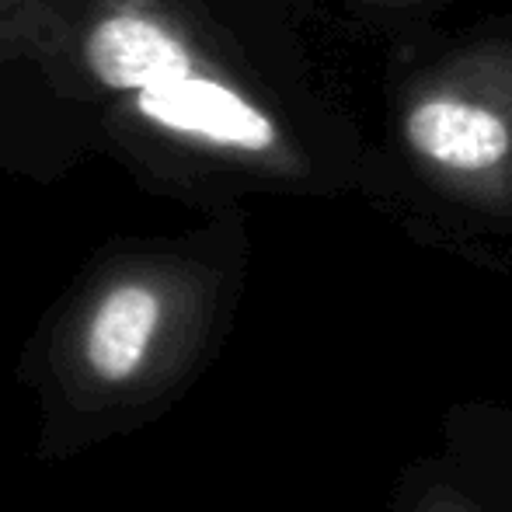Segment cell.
<instances>
[{"instance_id": "1", "label": "cell", "mask_w": 512, "mask_h": 512, "mask_svg": "<svg viewBox=\"0 0 512 512\" xmlns=\"http://www.w3.org/2000/svg\"><path fill=\"white\" fill-rule=\"evenodd\" d=\"M133 95L147 119L178 129V133H199L248 150H265L276 140V129L258 108H251L223 84L192 77V70L182 77L147 84Z\"/></svg>"}, {"instance_id": "2", "label": "cell", "mask_w": 512, "mask_h": 512, "mask_svg": "<svg viewBox=\"0 0 512 512\" xmlns=\"http://www.w3.org/2000/svg\"><path fill=\"white\" fill-rule=\"evenodd\" d=\"M439 453L492 512H512V405L457 401L439 418Z\"/></svg>"}, {"instance_id": "3", "label": "cell", "mask_w": 512, "mask_h": 512, "mask_svg": "<svg viewBox=\"0 0 512 512\" xmlns=\"http://www.w3.org/2000/svg\"><path fill=\"white\" fill-rule=\"evenodd\" d=\"M88 63L105 84L122 91H140L147 84L182 77L192 70L182 42L136 14H115L91 32Z\"/></svg>"}, {"instance_id": "4", "label": "cell", "mask_w": 512, "mask_h": 512, "mask_svg": "<svg viewBox=\"0 0 512 512\" xmlns=\"http://www.w3.org/2000/svg\"><path fill=\"white\" fill-rule=\"evenodd\" d=\"M405 133L418 154L453 171H488L509 154V129L499 115L450 98L411 108Z\"/></svg>"}, {"instance_id": "5", "label": "cell", "mask_w": 512, "mask_h": 512, "mask_svg": "<svg viewBox=\"0 0 512 512\" xmlns=\"http://www.w3.org/2000/svg\"><path fill=\"white\" fill-rule=\"evenodd\" d=\"M157 324V297L143 286H122L105 300L91 324L88 356L102 377L122 380L140 366Z\"/></svg>"}, {"instance_id": "6", "label": "cell", "mask_w": 512, "mask_h": 512, "mask_svg": "<svg viewBox=\"0 0 512 512\" xmlns=\"http://www.w3.org/2000/svg\"><path fill=\"white\" fill-rule=\"evenodd\" d=\"M387 512H492L471 485L450 467L443 453L401 464L391 485Z\"/></svg>"}]
</instances>
